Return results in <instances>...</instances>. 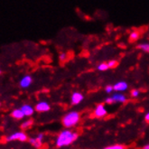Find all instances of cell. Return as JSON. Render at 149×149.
<instances>
[{
	"mask_svg": "<svg viewBox=\"0 0 149 149\" xmlns=\"http://www.w3.org/2000/svg\"><path fill=\"white\" fill-rule=\"evenodd\" d=\"M84 100V96L82 93L79 92V91H75L72 94L71 96V102L72 105H79L80 103L82 102V100Z\"/></svg>",
	"mask_w": 149,
	"mask_h": 149,
	"instance_id": "9",
	"label": "cell"
},
{
	"mask_svg": "<svg viewBox=\"0 0 149 149\" xmlns=\"http://www.w3.org/2000/svg\"><path fill=\"white\" fill-rule=\"evenodd\" d=\"M1 72H1V69H0V74H1Z\"/></svg>",
	"mask_w": 149,
	"mask_h": 149,
	"instance_id": "24",
	"label": "cell"
},
{
	"mask_svg": "<svg viewBox=\"0 0 149 149\" xmlns=\"http://www.w3.org/2000/svg\"><path fill=\"white\" fill-rule=\"evenodd\" d=\"M145 120L146 122H149V111H147L146 113V115H145Z\"/></svg>",
	"mask_w": 149,
	"mask_h": 149,
	"instance_id": "22",
	"label": "cell"
},
{
	"mask_svg": "<svg viewBox=\"0 0 149 149\" xmlns=\"http://www.w3.org/2000/svg\"><path fill=\"white\" fill-rule=\"evenodd\" d=\"M113 88H114V91L124 92L128 89V84H127V82H126L124 81H118L114 84Z\"/></svg>",
	"mask_w": 149,
	"mask_h": 149,
	"instance_id": "8",
	"label": "cell"
},
{
	"mask_svg": "<svg viewBox=\"0 0 149 149\" xmlns=\"http://www.w3.org/2000/svg\"><path fill=\"white\" fill-rule=\"evenodd\" d=\"M102 149H126V147L123 145H112L104 147Z\"/></svg>",
	"mask_w": 149,
	"mask_h": 149,
	"instance_id": "17",
	"label": "cell"
},
{
	"mask_svg": "<svg viewBox=\"0 0 149 149\" xmlns=\"http://www.w3.org/2000/svg\"><path fill=\"white\" fill-rule=\"evenodd\" d=\"M6 141L8 142H12V141H20V142H26L28 138V136L24 131H16L9 136H6Z\"/></svg>",
	"mask_w": 149,
	"mask_h": 149,
	"instance_id": "4",
	"label": "cell"
},
{
	"mask_svg": "<svg viewBox=\"0 0 149 149\" xmlns=\"http://www.w3.org/2000/svg\"><path fill=\"white\" fill-rule=\"evenodd\" d=\"M34 109H36V110L39 113H45V112H48L51 109V106L47 101L41 100L36 103Z\"/></svg>",
	"mask_w": 149,
	"mask_h": 149,
	"instance_id": "7",
	"label": "cell"
},
{
	"mask_svg": "<svg viewBox=\"0 0 149 149\" xmlns=\"http://www.w3.org/2000/svg\"><path fill=\"white\" fill-rule=\"evenodd\" d=\"M139 37V33L137 31H132L129 33V39L131 41H136Z\"/></svg>",
	"mask_w": 149,
	"mask_h": 149,
	"instance_id": "15",
	"label": "cell"
},
{
	"mask_svg": "<svg viewBox=\"0 0 149 149\" xmlns=\"http://www.w3.org/2000/svg\"><path fill=\"white\" fill-rule=\"evenodd\" d=\"M137 48L139 50H141L145 52H148L149 54V43L148 42H144V43H140V45L137 46Z\"/></svg>",
	"mask_w": 149,
	"mask_h": 149,
	"instance_id": "14",
	"label": "cell"
},
{
	"mask_svg": "<svg viewBox=\"0 0 149 149\" xmlns=\"http://www.w3.org/2000/svg\"><path fill=\"white\" fill-rule=\"evenodd\" d=\"M33 82V79L30 75H24L21 80H20V82H19V86L22 88V89H27L31 86Z\"/></svg>",
	"mask_w": 149,
	"mask_h": 149,
	"instance_id": "10",
	"label": "cell"
},
{
	"mask_svg": "<svg viewBox=\"0 0 149 149\" xmlns=\"http://www.w3.org/2000/svg\"><path fill=\"white\" fill-rule=\"evenodd\" d=\"M105 91H106V93H108V94L112 93V92L114 91V88H113V86H111V85L106 86V88H105Z\"/></svg>",
	"mask_w": 149,
	"mask_h": 149,
	"instance_id": "21",
	"label": "cell"
},
{
	"mask_svg": "<svg viewBox=\"0 0 149 149\" xmlns=\"http://www.w3.org/2000/svg\"><path fill=\"white\" fill-rule=\"evenodd\" d=\"M107 63H108L109 68H115L117 66V64H118V62L116 60H110Z\"/></svg>",
	"mask_w": 149,
	"mask_h": 149,
	"instance_id": "19",
	"label": "cell"
},
{
	"mask_svg": "<svg viewBox=\"0 0 149 149\" xmlns=\"http://www.w3.org/2000/svg\"><path fill=\"white\" fill-rule=\"evenodd\" d=\"M143 149H149V144H147V145H146L144 147H143Z\"/></svg>",
	"mask_w": 149,
	"mask_h": 149,
	"instance_id": "23",
	"label": "cell"
},
{
	"mask_svg": "<svg viewBox=\"0 0 149 149\" xmlns=\"http://www.w3.org/2000/svg\"><path fill=\"white\" fill-rule=\"evenodd\" d=\"M67 58H68V54L66 52H61L59 55V59H60V61H62V62H64Z\"/></svg>",
	"mask_w": 149,
	"mask_h": 149,
	"instance_id": "20",
	"label": "cell"
},
{
	"mask_svg": "<svg viewBox=\"0 0 149 149\" xmlns=\"http://www.w3.org/2000/svg\"><path fill=\"white\" fill-rule=\"evenodd\" d=\"M79 137V133L72 128H65L57 135L55 138V146L59 148L66 147L72 145Z\"/></svg>",
	"mask_w": 149,
	"mask_h": 149,
	"instance_id": "1",
	"label": "cell"
},
{
	"mask_svg": "<svg viewBox=\"0 0 149 149\" xmlns=\"http://www.w3.org/2000/svg\"><path fill=\"white\" fill-rule=\"evenodd\" d=\"M130 95H131V97L132 98H138L139 97V95H140V91L137 90V89H135V90H132L130 92Z\"/></svg>",
	"mask_w": 149,
	"mask_h": 149,
	"instance_id": "18",
	"label": "cell"
},
{
	"mask_svg": "<svg viewBox=\"0 0 149 149\" xmlns=\"http://www.w3.org/2000/svg\"><path fill=\"white\" fill-rule=\"evenodd\" d=\"M127 100V98L123 92H115L113 93L110 97H108L105 101L107 104H113V103H125Z\"/></svg>",
	"mask_w": 149,
	"mask_h": 149,
	"instance_id": "3",
	"label": "cell"
},
{
	"mask_svg": "<svg viewBox=\"0 0 149 149\" xmlns=\"http://www.w3.org/2000/svg\"><path fill=\"white\" fill-rule=\"evenodd\" d=\"M81 121V114L78 111L72 110L66 113L62 118L63 126L65 128H73Z\"/></svg>",
	"mask_w": 149,
	"mask_h": 149,
	"instance_id": "2",
	"label": "cell"
},
{
	"mask_svg": "<svg viewBox=\"0 0 149 149\" xmlns=\"http://www.w3.org/2000/svg\"><path fill=\"white\" fill-rule=\"evenodd\" d=\"M43 139H45V135H43L42 133H39L36 136L30 137L28 139V141H29L30 145H32L34 148L39 149L42 146Z\"/></svg>",
	"mask_w": 149,
	"mask_h": 149,
	"instance_id": "5",
	"label": "cell"
},
{
	"mask_svg": "<svg viewBox=\"0 0 149 149\" xmlns=\"http://www.w3.org/2000/svg\"><path fill=\"white\" fill-rule=\"evenodd\" d=\"M108 115V110L105 107L104 104H99L96 106L94 111H93V116L97 118H103Z\"/></svg>",
	"mask_w": 149,
	"mask_h": 149,
	"instance_id": "6",
	"label": "cell"
},
{
	"mask_svg": "<svg viewBox=\"0 0 149 149\" xmlns=\"http://www.w3.org/2000/svg\"><path fill=\"white\" fill-rule=\"evenodd\" d=\"M97 69L99 70V71H100V72H105V71H107L108 69H109V68L107 63H100L98 65Z\"/></svg>",
	"mask_w": 149,
	"mask_h": 149,
	"instance_id": "16",
	"label": "cell"
},
{
	"mask_svg": "<svg viewBox=\"0 0 149 149\" xmlns=\"http://www.w3.org/2000/svg\"><path fill=\"white\" fill-rule=\"evenodd\" d=\"M0 106H1V103H0Z\"/></svg>",
	"mask_w": 149,
	"mask_h": 149,
	"instance_id": "25",
	"label": "cell"
},
{
	"mask_svg": "<svg viewBox=\"0 0 149 149\" xmlns=\"http://www.w3.org/2000/svg\"><path fill=\"white\" fill-rule=\"evenodd\" d=\"M11 117L16 120H21L23 119L25 116H24V114L23 113L22 109H15L12 110L11 112Z\"/></svg>",
	"mask_w": 149,
	"mask_h": 149,
	"instance_id": "12",
	"label": "cell"
},
{
	"mask_svg": "<svg viewBox=\"0 0 149 149\" xmlns=\"http://www.w3.org/2000/svg\"><path fill=\"white\" fill-rule=\"evenodd\" d=\"M33 123V121L32 119H27V120H24L22 122V124H21V128L23 130H25V129H28L29 127H32Z\"/></svg>",
	"mask_w": 149,
	"mask_h": 149,
	"instance_id": "13",
	"label": "cell"
},
{
	"mask_svg": "<svg viewBox=\"0 0 149 149\" xmlns=\"http://www.w3.org/2000/svg\"><path fill=\"white\" fill-rule=\"evenodd\" d=\"M20 109H22L23 113L24 114V116L25 117H28V118L31 117V116H33L34 111H36V109H34L32 106V105H30V104H24Z\"/></svg>",
	"mask_w": 149,
	"mask_h": 149,
	"instance_id": "11",
	"label": "cell"
}]
</instances>
